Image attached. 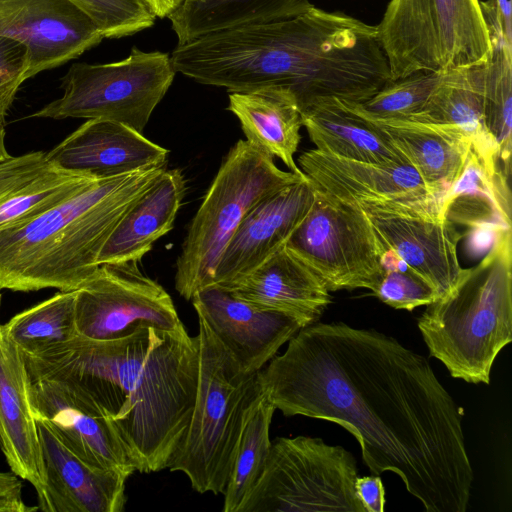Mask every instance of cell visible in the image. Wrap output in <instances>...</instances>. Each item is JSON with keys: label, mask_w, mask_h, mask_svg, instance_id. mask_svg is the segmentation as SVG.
Masks as SVG:
<instances>
[{"label": "cell", "mask_w": 512, "mask_h": 512, "mask_svg": "<svg viewBox=\"0 0 512 512\" xmlns=\"http://www.w3.org/2000/svg\"><path fill=\"white\" fill-rule=\"evenodd\" d=\"M259 376L277 410L346 429L370 472L395 473L426 512L467 510L464 410L423 355L374 329L315 322Z\"/></svg>", "instance_id": "obj_1"}, {"label": "cell", "mask_w": 512, "mask_h": 512, "mask_svg": "<svg viewBox=\"0 0 512 512\" xmlns=\"http://www.w3.org/2000/svg\"><path fill=\"white\" fill-rule=\"evenodd\" d=\"M24 357L30 380L65 382L100 408L136 471L168 468L195 403L198 336L143 326L108 341L77 335Z\"/></svg>", "instance_id": "obj_2"}, {"label": "cell", "mask_w": 512, "mask_h": 512, "mask_svg": "<svg viewBox=\"0 0 512 512\" xmlns=\"http://www.w3.org/2000/svg\"><path fill=\"white\" fill-rule=\"evenodd\" d=\"M166 165L97 179L46 212L0 230V290H76L97 271L100 251Z\"/></svg>", "instance_id": "obj_3"}, {"label": "cell", "mask_w": 512, "mask_h": 512, "mask_svg": "<svg viewBox=\"0 0 512 512\" xmlns=\"http://www.w3.org/2000/svg\"><path fill=\"white\" fill-rule=\"evenodd\" d=\"M417 326L430 356L453 378L490 383L496 357L512 341L511 229L477 265L465 268L449 293L427 305Z\"/></svg>", "instance_id": "obj_4"}, {"label": "cell", "mask_w": 512, "mask_h": 512, "mask_svg": "<svg viewBox=\"0 0 512 512\" xmlns=\"http://www.w3.org/2000/svg\"><path fill=\"white\" fill-rule=\"evenodd\" d=\"M198 322L195 403L168 469L185 474L199 493L223 494L245 412L262 388L260 371H242L206 323Z\"/></svg>", "instance_id": "obj_5"}, {"label": "cell", "mask_w": 512, "mask_h": 512, "mask_svg": "<svg viewBox=\"0 0 512 512\" xmlns=\"http://www.w3.org/2000/svg\"><path fill=\"white\" fill-rule=\"evenodd\" d=\"M305 176L281 170L274 157L240 139L224 157L196 214L176 261L175 288L186 300L213 283L226 245L264 198Z\"/></svg>", "instance_id": "obj_6"}, {"label": "cell", "mask_w": 512, "mask_h": 512, "mask_svg": "<svg viewBox=\"0 0 512 512\" xmlns=\"http://www.w3.org/2000/svg\"><path fill=\"white\" fill-rule=\"evenodd\" d=\"M377 30L392 81L486 65L493 55L480 0H390Z\"/></svg>", "instance_id": "obj_7"}, {"label": "cell", "mask_w": 512, "mask_h": 512, "mask_svg": "<svg viewBox=\"0 0 512 512\" xmlns=\"http://www.w3.org/2000/svg\"><path fill=\"white\" fill-rule=\"evenodd\" d=\"M351 452L310 436L271 442L264 470L238 512H365Z\"/></svg>", "instance_id": "obj_8"}, {"label": "cell", "mask_w": 512, "mask_h": 512, "mask_svg": "<svg viewBox=\"0 0 512 512\" xmlns=\"http://www.w3.org/2000/svg\"><path fill=\"white\" fill-rule=\"evenodd\" d=\"M175 74L168 53L136 47L117 62L75 63L61 79V97L31 117L106 119L142 133Z\"/></svg>", "instance_id": "obj_9"}, {"label": "cell", "mask_w": 512, "mask_h": 512, "mask_svg": "<svg viewBox=\"0 0 512 512\" xmlns=\"http://www.w3.org/2000/svg\"><path fill=\"white\" fill-rule=\"evenodd\" d=\"M286 246L322 278L330 292L358 288L373 292L383 276L384 246L365 213L317 189L311 209Z\"/></svg>", "instance_id": "obj_10"}, {"label": "cell", "mask_w": 512, "mask_h": 512, "mask_svg": "<svg viewBox=\"0 0 512 512\" xmlns=\"http://www.w3.org/2000/svg\"><path fill=\"white\" fill-rule=\"evenodd\" d=\"M75 292L77 334L89 339L115 340L143 326L185 328L170 295L137 262L101 264Z\"/></svg>", "instance_id": "obj_11"}, {"label": "cell", "mask_w": 512, "mask_h": 512, "mask_svg": "<svg viewBox=\"0 0 512 512\" xmlns=\"http://www.w3.org/2000/svg\"><path fill=\"white\" fill-rule=\"evenodd\" d=\"M298 167L313 187L361 209L441 212V198L409 164H376L317 149L303 152Z\"/></svg>", "instance_id": "obj_12"}, {"label": "cell", "mask_w": 512, "mask_h": 512, "mask_svg": "<svg viewBox=\"0 0 512 512\" xmlns=\"http://www.w3.org/2000/svg\"><path fill=\"white\" fill-rule=\"evenodd\" d=\"M198 318L230 353L242 371H260L301 328L298 318L266 309L210 285L191 298Z\"/></svg>", "instance_id": "obj_13"}, {"label": "cell", "mask_w": 512, "mask_h": 512, "mask_svg": "<svg viewBox=\"0 0 512 512\" xmlns=\"http://www.w3.org/2000/svg\"><path fill=\"white\" fill-rule=\"evenodd\" d=\"M0 36L27 45L30 77L78 58L104 39L70 0H0Z\"/></svg>", "instance_id": "obj_14"}, {"label": "cell", "mask_w": 512, "mask_h": 512, "mask_svg": "<svg viewBox=\"0 0 512 512\" xmlns=\"http://www.w3.org/2000/svg\"><path fill=\"white\" fill-rule=\"evenodd\" d=\"M35 419L84 462L133 474L124 446L100 408L75 387L57 380H31Z\"/></svg>", "instance_id": "obj_15"}, {"label": "cell", "mask_w": 512, "mask_h": 512, "mask_svg": "<svg viewBox=\"0 0 512 512\" xmlns=\"http://www.w3.org/2000/svg\"><path fill=\"white\" fill-rule=\"evenodd\" d=\"M314 197L313 185L304 178L254 206L220 256L212 285L232 287L283 248L308 214Z\"/></svg>", "instance_id": "obj_16"}, {"label": "cell", "mask_w": 512, "mask_h": 512, "mask_svg": "<svg viewBox=\"0 0 512 512\" xmlns=\"http://www.w3.org/2000/svg\"><path fill=\"white\" fill-rule=\"evenodd\" d=\"M361 210L382 244L423 276L439 298L454 288L465 271L457 251L462 234L454 223L440 212Z\"/></svg>", "instance_id": "obj_17"}, {"label": "cell", "mask_w": 512, "mask_h": 512, "mask_svg": "<svg viewBox=\"0 0 512 512\" xmlns=\"http://www.w3.org/2000/svg\"><path fill=\"white\" fill-rule=\"evenodd\" d=\"M167 157V149L141 132L106 119H88L46 153L48 164L92 179L166 165Z\"/></svg>", "instance_id": "obj_18"}, {"label": "cell", "mask_w": 512, "mask_h": 512, "mask_svg": "<svg viewBox=\"0 0 512 512\" xmlns=\"http://www.w3.org/2000/svg\"><path fill=\"white\" fill-rule=\"evenodd\" d=\"M45 488L38 509L45 512H121L130 474L92 466L67 449L39 419Z\"/></svg>", "instance_id": "obj_19"}, {"label": "cell", "mask_w": 512, "mask_h": 512, "mask_svg": "<svg viewBox=\"0 0 512 512\" xmlns=\"http://www.w3.org/2000/svg\"><path fill=\"white\" fill-rule=\"evenodd\" d=\"M0 447L11 471L43 495L45 473L25 357L0 324Z\"/></svg>", "instance_id": "obj_20"}, {"label": "cell", "mask_w": 512, "mask_h": 512, "mask_svg": "<svg viewBox=\"0 0 512 512\" xmlns=\"http://www.w3.org/2000/svg\"><path fill=\"white\" fill-rule=\"evenodd\" d=\"M228 290L260 307L290 314L305 326L317 322L332 302L322 278L286 245Z\"/></svg>", "instance_id": "obj_21"}, {"label": "cell", "mask_w": 512, "mask_h": 512, "mask_svg": "<svg viewBox=\"0 0 512 512\" xmlns=\"http://www.w3.org/2000/svg\"><path fill=\"white\" fill-rule=\"evenodd\" d=\"M486 65L448 70L420 112L409 120L457 130L466 136L497 183H508L499 151L488 134L483 117Z\"/></svg>", "instance_id": "obj_22"}, {"label": "cell", "mask_w": 512, "mask_h": 512, "mask_svg": "<svg viewBox=\"0 0 512 512\" xmlns=\"http://www.w3.org/2000/svg\"><path fill=\"white\" fill-rule=\"evenodd\" d=\"M403 154L426 186L442 200L462 172L472 150L470 140L455 129L409 119H379L361 112Z\"/></svg>", "instance_id": "obj_23"}, {"label": "cell", "mask_w": 512, "mask_h": 512, "mask_svg": "<svg viewBox=\"0 0 512 512\" xmlns=\"http://www.w3.org/2000/svg\"><path fill=\"white\" fill-rule=\"evenodd\" d=\"M185 193L182 172L166 169L115 226L100 251L99 264L139 263L173 229Z\"/></svg>", "instance_id": "obj_24"}, {"label": "cell", "mask_w": 512, "mask_h": 512, "mask_svg": "<svg viewBox=\"0 0 512 512\" xmlns=\"http://www.w3.org/2000/svg\"><path fill=\"white\" fill-rule=\"evenodd\" d=\"M300 113L311 142L321 152L367 163L409 164L349 102L328 100Z\"/></svg>", "instance_id": "obj_25"}, {"label": "cell", "mask_w": 512, "mask_h": 512, "mask_svg": "<svg viewBox=\"0 0 512 512\" xmlns=\"http://www.w3.org/2000/svg\"><path fill=\"white\" fill-rule=\"evenodd\" d=\"M228 110L239 120L247 141L279 158L290 172L305 176L294 160L302 118L289 92L274 87L231 92Z\"/></svg>", "instance_id": "obj_26"}, {"label": "cell", "mask_w": 512, "mask_h": 512, "mask_svg": "<svg viewBox=\"0 0 512 512\" xmlns=\"http://www.w3.org/2000/svg\"><path fill=\"white\" fill-rule=\"evenodd\" d=\"M314 7L310 0H184L167 18L178 44L250 24L296 16Z\"/></svg>", "instance_id": "obj_27"}, {"label": "cell", "mask_w": 512, "mask_h": 512, "mask_svg": "<svg viewBox=\"0 0 512 512\" xmlns=\"http://www.w3.org/2000/svg\"><path fill=\"white\" fill-rule=\"evenodd\" d=\"M441 214L454 224L501 233L511 229V194L496 183L472 149L442 197Z\"/></svg>", "instance_id": "obj_28"}, {"label": "cell", "mask_w": 512, "mask_h": 512, "mask_svg": "<svg viewBox=\"0 0 512 512\" xmlns=\"http://www.w3.org/2000/svg\"><path fill=\"white\" fill-rule=\"evenodd\" d=\"M276 410L263 388L250 402L223 492L224 512H238L261 476L270 451L269 431Z\"/></svg>", "instance_id": "obj_29"}, {"label": "cell", "mask_w": 512, "mask_h": 512, "mask_svg": "<svg viewBox=\"0 0 512 512\" xmlns=\"http://www.w3.org/2000/svg\"><path fill=\"white\" fill-rule=\"evenodd\" d=\"M75 290L60 291L15 316L4 329L24 354H36L77 336Z\"/></svg>", "instance_id": "obj_30"}, {"label": "cell", "mask_w": 512, "mask_h": 512, "mask_svg": "<svg viewBox=\"0 0 512 512\" xmlns=\"http://www.w3.org/2000/svg\"><path fill=\"white\" fill-rule=\"evenodd\" d=\"M93 180L97 179L47 164L37 175L0 196V230L46 212Z\"/></svg>", "instance_id": "obj_31"}, {"label": "cell", "mask_w": 512, "mask_h": 512, "mask_svg": "<svg viewBox=\"0 0 512 512\" xmlns=\"http://www.w3.org/2000/svg\"><path fill=\"white\" fill-rule=\"evenodd\" d=\"M493 55L486 66L483 117L496 144L504 170L511 172L512 46L500 33H491Z\"/></svg>", "instance_id": "obj_32"}, {"label": "cell", "mask_w": 512, "mask_h": 512, "mask_svg": "<svg viewBox=\"0 0 512 512\" xmlns=\"http://www.w3.org/2000/svg\"><path fill=\"white\" fill-rule=\"evenodd\" d=\"M448 70L418 72L392 81L374 96L356 107L379 119H408L426 105Z\"/></svg>", "instance_id": "obj_33"}, {"label": "cell", "mask_w": 512, "mask_h": 512, "mask_svg": "<svg viewBox=\"0 0 512 512\" xmlns=\"http://www.w3.org/2000/svg\"><path fill=\"white\" fill-rule=\"evenodd\" d=\"M382 266V279L372 293L386 305L412 311L439 298L436 289L423 276L385 246Z\"/></svg>", "instance_id": "obj_34"}, {"label": "cell", "mask_w": 512, "mask_h": 512, "mask_svg": "<svg viewBox=\"0 0 512 512\" xmlns=\"http://www.w3.org/2000/svg\"><path fill=\"white\" fill-rule=\"evenodd\" d=\"M97 25L104 38L118 39L153 26L157 18L145 0H70Z\"/></svg>", "instance_id": "obj_35"}, {"label": "cell", "mask_w": 512, "mask_h": 512, "mask_svg": "<svg viewBox=\"0 0 512 512\" xmlns=\"http://www.w3.org/2000/svg\"><path fill=\"white\" fill-rule=\"evenodd\" d=\"M30 77V53L19 40L0 36V121L6 115L21 85Z\"/></svg>", "instance_id": "obj_36"}, {"label": "cell", "mask_w": 512, "mask_h": 512, "mask_svg": "<svg viewBox=\"0 0 512 512\" xmlns=\"http://www.w3.org/2000/svg\"><path fill=\"white\" fill-rule=\"evenodd\" d=\"M46 153L33 151L0 163V196L37 175L47 165Z\"/></svg>", "instance_id": "obj_37"}, {"label": "cell", "mask_w": 512, "mask_h": 512, "mask_svg": "<svg viewBox=\"0 0 512 512\" xmlns=\"http://www.w3.org/2000/svg\"><path fill=\"white\" fill-rule=\"evenodd\" d=\"M355 490L365 512L385 511V488L379 475L358 476Z\"/></svg>", "instance_id": "obj_38"}, {"label": "cell", "mask_w": 512, "mask_h": 512, "mask_svg": "<svg viewBox=\"0 0 512 512\" xmlns=\"http://www.w3.org/2000/svg\"><path fill=\"white\" fill-rule=\"evenodd\" d=\"M499 26L506 42L512 46V8L511 0H493Z\"/></svg>", "instance_id": "obj_39"}, {"label": "cell", "mask_w": 512, "mask_h": 512, "mask_svg": "<svg viewBox=\"0 0 512 512\" xmlns=\"http://www.w3.org/2000/svg\"><path fill=\"white\" fill-rule=\"evenodd\" d=\"M11 156L5 145V128L3 122L0 121V163L9 159Z\"/></svg>", "instance_id": "obj_40"}, {"label": "cell", "mask_w": 512, "mask_h": 512, "mask_svg": "<svg viewBox=\"0 0 512 512\" xmlns=\"http://www.w3.org/2000/svg\"><path fill=\"white\" fill-rule=\"evenodd\" d=\"M0 304H1V295H0Z\"/></svg>", "instance_id": "obj_41"}, {"label": "cell", "mask_w": 512, "mask_h": 512, "mask_svg": "<svg viewBox=\"0 0 512 512\" xmlns=\"http://www.w3.org/2000/svg\"><path fill=\"white\" fill-rule=\"evenodd\" d=\"M146 1V0H145Z\"/></svg>", "instance_id": "obj_42"}]
</instances>
